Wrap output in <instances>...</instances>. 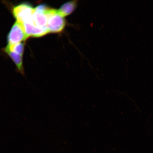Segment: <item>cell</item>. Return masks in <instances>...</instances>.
I'll list each match as a JSON object with an SVG mask.
<instances>
[{"instance_id":"52a82bcc","label":"cell","mask_w":153,"mask_h":153,"mask_svg":"<svg viewBox=\"0 0 153 153\" xmlns=\"http://www.w3.org/2000/svg\"><path fill=\"white\" fill-rule=\"evenodd\" d=\"M5 48L22 56L24 52V44L20 43L14 45H8Z\"/></svg>"},{"instance_id":"277c9868","label":"cell","mask_w":153,"mask_h":153,"mask_svg":"<svg viewBox=\"0 0 153 153\" xmlns=\"http://www.w3.org/2000/svg\"><path fill=\"white\" fill-rule=\"evenodd\" d=\"M45 13L35 9L31 19L34 26L41 28H47L48 18Z\"/></svg>"},{"instance_id":"8992f818","label":"cell","mask_w":153,"mask_h":153,"mask_svg":"<svg viewBox=\"0 0 153 153\" xmlns=\"http://www.w3.org/2000/svg\"><path fill=\"white\" fill-rule=\"evenodd\" d=\"M4 50L14 62L17 67L18 71L22 75H24L25 73L23 65L22 56L6 48H4Z\"/></svg>"},{"instance_id":"3957f363","label":"cell","mask_w":153,"mask_h":153,"mask_svg":"<svg viewBox=\"0 0 153 153\" xmlns=\"http://www.w3.org/2000/svg\"><path fill=\"white\" fill-rule=\"evenodd\" d=\"M27 39L22 24L18 22L15 23L7 36L8 45L21 43Z\"/></svg>"},{"instance_id":"6da1fadb","label":"cell","mask_w":153,"mask_h":153,"mask_svg":"<svg viewBox=\"0 0 153 153\" xmlns=\"http://www.w3.org/2000/svg\"><path fill=\"white\" fill-rule=\"evenodd\" d=\"M48 18L47 28L49 33H59L65 28V19L58 12V10L49 7L45 13Z\"/></svg>"},{"instance_id":"7a4b0ae2","label":"cell","mask_w":153,"mask_h":153,"mask_svg":"<svg viewBox=\"0 0 153 153\" xmlns=\"http://www.w3.org/2000/svg\"><path fill=\"white\" fill-rule=\"evenodd\" d=\"M35 10L29 3H24L15 6L13 9V14L17 22L23 24L31 20Z\"/></svg>"},{"instance_id":"5b68a950","label":"cell","mask_w":153,"mask_h":153,"mask_svg":"<svg viewBox=\"0 0 153 153\" xmlns=\"http://www.w3.org/2000/svg\"><path fill=\"white\" fill-rule=\"evenodd\" d=\"M77 1H73L65 3L57 10L59 13L64 18L72 14L77 7Z\"/></svg>"}]
</instances>
